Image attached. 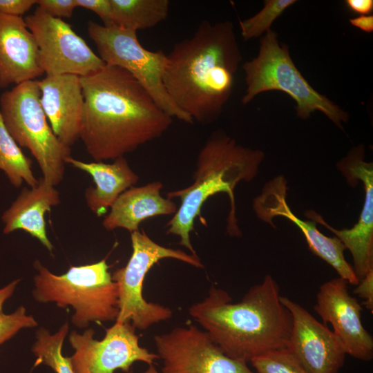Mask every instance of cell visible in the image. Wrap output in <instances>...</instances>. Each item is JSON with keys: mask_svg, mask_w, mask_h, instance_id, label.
<instances>
[{"mask_svg": "<svg viewBox=\"0 0 373 373\" xmlns=\"http://www.w3.org/2000/svg\"><path fill=\"white\" fill-rule=\"evenodd\" d=\"M296 2V0H266L263 8L255 15L239 21L242 38L249 40L260 37L270 30L276 19L289 7Z\"/></svg>", "mask_w": 373, "mask_h": 373, "instance_id": "obj_25", "label": "cell"}, {"mask_svg": "<svg viewBox=\"0 0 373 373\" xmlns=\"http://www.w3.org/2000/svg\"><path fill=\"white\" fill-rule=\"evenodd\" d=\"M161 373H254L228 356L204 330L190 325L153 337Z\"/></svg>", "mask_w": 373, "mask_h": 373, "instance_id": "obj_12", "label": "cell"}, {"mask_svg": "<svg viewBox=\"0 0 373 373\" xmlns=\"http://www.w3.org/2000/svg\"><path fill=\"white\" fill-rule=\"evenodd\" d=\"M44 73L37 44L24 19L0 12V87L34 80Z\"/></svg>", "mask_w": 373, "mask_h": 373, "instance_id": "obj_18", "label": "cell"}, {"mask_svg": "<svg viewBox=\"0 0 373 373\" xmlns=\"http://www.w3.org/2000/svg\"><path fill=\"white\" fill-rule=\"evenodd\" d=\"M113 26L137 32L153 28L168 17V0H110Z\"/></svg>", "mask_w": 373, "mask_h": 373, "instance_id": "obj_22", "label": "cell"}, {"mask_svg": "<svg viewBox=\"0 0 373 373\" xmlns=\"http://www.w3.org/2000/svg\"><path fill=\"white\" fill-rule=\"evenodd\" d=\"M19 281V279L12 280L5 287L0 288V314L3 313L5 302L12 296Z\"/></svg>", "mask_w": 373, "mask_h": 373, "instance_id": "obj_34", "label": "cell"}, {"mask_svg": "<svg viewBox=\"0 0 373 373\" xmlns=\"http://www.w3.org/2000/svg\"><path fill=\"white\" fill-rule=\"evenodd\" d=\"M77 7L94 12L103 21V25L113 26L110 0H76Z\"/></svg>", "mask_w": 373, "mask_h": 373, "instance_id": "obj_29", "label": "cell"}, {"mask_svg": "<svg viewBox=\"0 0 373 373\" xmlns=\"http://www.w3.org/2000/svg\"><path fill=\"white\" fill-rule=\"evenodd\" d=\"M131 240L133 251L130 259L124 267L111 275L118 294L119 313L115 322H128L135 329L146 330L173 316L169 307L148 302L143 296L144 278L151 267L165 258L178 260L197 268L204 265L197 254L160 245L144 231L131 233Z\"/></svg>", "mask_w": 373, "mask_h": 373, "instance_id": "obj_8", "label": "cell"}, {"mask_svg": "<svg viewBox=\"0 0 373 373\" xmlns=\"http://www.w3.org/2000/svg\"><path fill=\"white\" fill-rule=\"evenodd\" d=\"M34 298L39 303H55L61 308L71 306L72 323L85 328L90 322L116 321L118 294L115 283L104 258L97 262L71 266L61 275H55L38 260L34 263Z\"/></svg>", "mask_w": 373, "mask_h": 373, "instance_id": "obj_5", "label": "cell"}, {"mask_svg": "<svg viewBox=\"0 0 373 373\" xmlns=\"http://www.w3.org/2000/svg\"><path fill=\"white\" fill-rule=\"evenodd\" d=\"M350 23L361 30L370 33L373 32V15H361L349 20Z\"/></svg>", "mask_w": 373, "mask_h": 373, "instance_id": "obj_33", "label": "cell"}, {"mask_svg": "<svg viewBox=\"0 0 373 373\" xmlns=\"http://www.w3.org/2000/svg\"><path fill=\"white\" fill-rule=\"evenodd\" d=\"M37 322L27 314L24 307H19L11 314H0V346L6 341L14 337L21 329L35 327Z\"/></svg>", "mask_w": 373, "mask_h": 373, "instance_id": "obj_27", "label": "cell"}, {"mask_svg": "<svg viewBox=\"0 0 373 373\" xmlns=\"http://www.w3.org/2000/svg\"><path fill=\"white\" fill-rule=\"evenodd\" d=\"M38 8L47 15L59 18H70L75 8L76 0H36Z\"/></svg>", "mask_w": 373, "mask_h": 373, "instance_id": "obj_28", "label": "cell"}, {"mask_svg": "<svg viewBox=\"0 0 373 373\" xmlns=\"http://www.w3.org/2000/svg\"><path fill=\"white\" fill-rule=\"evenodd\" d=\"M280 296L278 283L267 275L238 303L212 286L189 314L228 356L248 363L287 345L292 320Z\"/></svg>", "mask_w": 373, "mask_h": 373, "instance_id": "obj_3", "label": "cell"}, {"mask_svg": "<svg viewBox=\"0 0 373 373\" xmlns=\"http://www.w3.org/2000/svg\"><path fill=\"white\" fill-rule=\"evenodd\" d=\"M341 277L323 283L316 295L314 311L341 342L346 354L363 361L373 357V338L361 321L363 307Z\"/></svg>", "mask_w": 373, "mask_h": 373, "instance_id": "obj_14", "label": "cell"}, {"mask_svg": "<svg viewBox=\"0 0 373 373\" xmlns=\"http://www.w3.org/2000/svg\"><path fill=\"white\" fill-rule=\"evenodd\" d=\"M363 145L353 147L347 155L336 164L351 186L357 180L363 183L365 193L363 207L358 222L349 229H336L328 224L323 217L313 210H307L305 216L319 223L335 234L350 251L352 266L358 283L373 270V164L364 160Z\"/></svg>", "mask_w": 373, "mask_h": 373, "instance_id": "obj_13", "label": "cell"}, {"mask_svg": "<svg viewBox=\"0 0 373 373\" xmlns=\"http://www.w3.org/2000/svg\"><path fill=\"white\" fill-rule=\"evenodd\" d=\"M242 60L230 21H202L166 55L163 82L175 105L202 124L216 121L233 90Z\"/></svg>", "mask_w": 373, "mask_h": 373, "instance_id": "obj_2", "label": "cell"}, {"mask_svg": "<svg viewBox=\"0 0 373 373\" xmlns=\"http://www.w3.org/2000/svg\"><path fill=\"white\" fill-rule=\"evenodd\" d=\"M59 192L43 178L37 186L23 188L1 216L3 233L22 230L37 238L50 252L53 245L48 238L44 215L60 203Z\"/></svg>", "mask_w": 373, "mask_h": 373, "instance_id": "obj_19", "label": "cell"}, {"mask_svg": "<svg viewBox=\"0 0 373 373\" xmlns=\"http://www.w3.org/2000/svg\"><path fill=\"white\" fill-rule=\"evenodd\" d=\"M87 30L105 64L129 73L172 118L193 123L192 118L175 105L166 92L163 82L166 55L163 51L144 48L137 39V32L116 26H106L89 21Z\"/></svg>", "mask_w": 373, "mask_h": 373, "instance_id": "obj_9", "label": "cell"}, {"mask_svg": "<svg viewBox=\"0 0 373 373\" xmlns=\"http://www.w3.org/2000/svg\"><path fill=\"white\" fill-rule=\"evenodd\" d=\"M264 157L260 150L243 146L220 131L213 133L198 155L192 184L166 194L167 198H178L181 202L166 224V233L178 236L180 245L196 254L190 240L194 221L208 198L225 193L230 201L227 232L231 236H241L236 216L234 189L240 182H250L256 175Z\"/></svg>", "mask_w": 373, "mask_h": 373, "instance_id": "obj_4", "label": "cell"}, {"mask_svg": "<svg viewBox=\"0 0 373 373\" xmlns=\"http://www.w3.org/2000/svg\"><path fill=\"white\" fill-rule=\"evenodd\" d=\"M250 363L257 373H309L287 347L269 351Z\"/></svg>", "mask_w": 373, "mask_h": 373, "instance_id": "obj_26", "label": "cell"}, {"mask_svg": "<svg viewBox=\"0 0 373 373\" xmlns=\"http://www.w3.org/2000/svg\"><path fill=\"white\" fill-rule=\"evenodd\" d=\"M142 373H159L154 365H149Z\"/></svg>", "mask_w": 373, "mask_h": 373, "instance_id": "obj_35", "label": "cell"}, {"mask_svg": "<svg viewBox=\"0 0 373 373\" xmlns=\"http://www.w3.org/2000/svg\"><path fill=\"white\" fill-rule=\"evenodd\" d=\"M80 82L84 104L79 138L95 162L124 157L172 124L173 118L121 68L105 64Z\"/></svg>", "mask_w": 373, "mask_h": 373, "instance_id": "obj_1", "label": "cell"}, {"mask_svg": "<svg viewBox=\"0 0 373 373\" xmlns=\"http://www.w3.org/2000/svg\"><path fill=\"white\" fill-rule=\"evenodd\" d=\"M353 292L363 300V305L373 314V270L358 283Z\"/></svg>", "mask_w": 373, "mask_h": 373, "instance_id": "obj_30", "label": "cell"}, {"mask_svg": "<svg viewBox=\"0 0 373 373\" xmlns=\"http://www.w3.org/2000/svg\"><path fill=\"white\" fill-rule=\"evenodd\" d=\"M287 180L278 175L267 182L261 193L254 199L253 209L260 220L274 227L272 219L284 216L303 232L311 251L328 263L348 284L357 285L358 280L352 266L345 258L343 244L337 237L323 234L314 221H303L290 210L287 202Z\"/></svg>", "mask_w": 373, "mask_h": 373, "instance_id": "obj_16", "label": "cell"}, {"mask_svg": "<svg viewBox=\"0 0 373 373\" xmlns=\"http://www.w3.org/2000/svg\"><path fill=\"white\" fill-rule=\"evenodd\" d=\"M246 90L241 102L249 104L256 95L269 90L287 93L296 104V115L308 119L318 111L341 129L349 114L308 83L294 63L289 47L280 43L272 30L260 37L257 56L242 65Z\"/></svg>", "mask_w": 373, "mask_h": 373, "instance_id": "obj_6", "label": "cell"}, {"mask_svg": "<svg viewBox=\"0 0 373 373\" xmlns=\"http://www.w3.org/2000/svg\"><path fill=\"white\" fill-rule=\"evenodd\" d=\"M162 182L154 181L126 189L111 206L102 222L104 228L107 231L122 228L131 233L149 218L174 215L178 207L172 200L162 196Z\"/></svg>", "mask_w": 373, "mask_h": 373, "instance_id": "obj_20", "label": "cell"}, {"mask_svg": "<svg viewBox=\"0 0 373 373\" xmlns=\"http://www.w3.org/2000/svg\"><path fill=\"white\" fill-rule=\"evenodd\" d=\"M38 80L15 85L0 96L3 124L20 147L28 149L37 160L42 178L52 186L64 179L65 160L71 149L62 144L47 122L40 103Z\"/></svg>", "mask_w": 373, "mask_h": 373, "instance_id": "obj_7", "label": "cell"}, {"mask_svg": "<svg viewBox=\"0 0 373 373\" xmlns=\"http://www.w3.org/2000/svg\"><path fill=\"white\" fill-rule=\"evenodd\" d=\"M32 161L24 155L6 130L0 113V170L10 184L19 187L25 182L30 188L39 184L32 172Z\"/></svg>", "mask_w": 373, "mask_h": 373, "instance_id": "obj_23", "label": "cell"}, {"mask_svg": "<svg viewBox=\"0 0 373 373\" xmlns=\"http://www.w3.org/2000/svg\"><path fill=\"white\" fill-rule=\"evenodd\" d=\"M39 82L40 103L58 140L70 147L79 139L84 96L80 77L64 74L46 75Z\"/></svg>", "mask_w": 373, "mask_h": 373, "instance_id": "obj_17", "label": "cell"}, {"mask_svg": "<svg viewBox=\"0 0 373 373\" xmlns=\"http://www.w3.org/2000/svg\"><path fill=\"white\" fill-rule=\"evenodd\" d=\"M135 329L130 323L115 322L100 341L94 339L93 329L70 332L68 341L75 352L69 358L74 373L129 372L136 361L154 365L157 354L140 345Z\"/></svg>", "mask_w": 373, "mask_h": 373, "instance_id": "obj_11", "label": "cell"}, {"mask_svg": "<svg viewBox=\"0 0 373 373\" xmlns=\"http://www.w3.org/2000/svg\"><path fill=\"white\" fill-rule=\"evenodd\" d=\"M35 4L36 0H0V12L10 16L22 17Z\"/></svg>", "mask_w": 373, "mask_h": 373, "instance_id": "obj_31", "label": "cell"}, {"mask_svg": "<svg viewBox=\"0 0 373 373\" xmlns=\"http://www.w3.org/2000/svg\"><path fill=\"white\" fill-rule=\"evenodd\" d=\"M65 162L93 178L95 187L87 188L84 198L89 209L98 217L106 213L119 195L139 181L138 175L124 157H118L112 163H104L85 162L70 156Z\"/></svg>", "mask_w": 373, "mask_h": 373, "instance_id": "obj_21", "label": "cell"}, {"mask_svg": "<svg viewBox=\"0 0 373 373\" xmlns=\"http://www.w3.org/2000/svg\"><path fill=\"white\" fill-rule=\"evenodd\" d=\"M345 4L350 10L361 15H367L373 10L372 0H346Z\"/></svg>", "mask_w": 373, "mask_h": 373, "instance_id": "obj_32", "label": "cell"}, {"mask_svg": "<svg viewBox=\"0 0 373 373\" xmlns=\"http://www.w3.org/2000/svg\"><path fill=\"white\" fill-rule=\"evenodd\" d=\"M280 300L292 320L286 347L309 373H338L346 353L334 332L299 303L284 296Z\"/></svg>", "mask_w": 373, "mask_h": 373, "instance_id": "obj_15", "label": "cell"}, {"mask_svg": "<svg viewBox=\"0 0 373 373\" xmlns=\"http://www.w3.org/2000/svg\"><path fill=\"white\" fill-rule=\"evenodd\" d=\"M24 21L35 40L40 66L46 75L85 77L105 65L70 25L61 19L37 7Z\"/></svg>", "mask_w": 373, "mask_h": 373, "instance_id": "obj_10", "label": "cell"}, {"mask_svg": "<svg viewBox=\"0 0 373 373\" xmlns=\"http://www.w3.org/2000/svg\"><path fill=\"white\" fill-rule=\"evenodd\" d=\"M68 328V324L65 323L54 334L44 327L37 331L32 351L37 363L49 366L56 373H74L69 357L62 355V346Z\"/></svg>", "mask_w": 373, "mask_h": 373, "instance_id": "obj_24", "label": "cell"}]
</instances>
